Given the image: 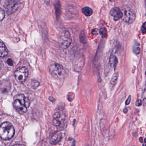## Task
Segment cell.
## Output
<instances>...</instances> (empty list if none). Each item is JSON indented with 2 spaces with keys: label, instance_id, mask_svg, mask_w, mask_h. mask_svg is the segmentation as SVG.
Instances as JSON below:
<instances>
[{
  "label": "cell",
  "instance_id": "obj_24",
  "mask_svg": "<svg viewBox=\"0 0 146 146\" xmlns=\"http://www.w3.org/2000/svg\"><path fill=\"white\" fill-rule=\"evenodd\" d=\"M92 34L94 35H97L99 34V31L97 29H94L92 31Z\"/></svg>",
  "mask_w": 146,
  "mask_h": 146
},
{
  "label": "cell",
  "instance_id": "obj_20",
  "mask_svg": "<svg viewBox=\"0 0 146 146\" xmlns=\"http://www.w3.org/2000/svg\"><path fill=\"white\" fill-rule=\"evenodd\" d=\"M5 13L3 9L0 7V21H2L5 17Z\"/></svg>",
  "mask_w": 146,
  "mask_h": 146
},
{
  "label": "cell",
  "instance_id": "obj_17",
  "mask_svg": "<svg viewBox=\"0 0 146 146\" xmlns=\"http://www.w3.org/2000/svg\"><path fill=\"white\" fill-rule=\"evenodd\" d=\"M80 39L81 42H83V43L86 42L87 39H86V33H85V31H81V32L80 35Z\"/></svg>",
  "mask_w": 146,
  "mask_h": 146
},
{
  "label": "cell",
  "instance_id": "obj_5",
  "mask_svg": "<svg viewBox=\"0 0 146 146\" xmlns=\"http://www.w3.org/2000/svg\"><path fill=\"white\" fill-rule=\"evenodd\" d=\"M61 33V44L63 48L65 49L68 48L72 42V39L70 32L67 30H64Z\"/></svg>",
  "mask_w": 146,
  "mask_h": 146
},
{
  "label": "cell",
  "instance_id": "obj_3",
  "mask_svg": "<svg viewBox=\"0 0 146 146\" xmlns=\"http://www.w3.org/2000/svg\"><path fill=\"white\" fill-rule=\"evenodd\" d=\"M121 11L122 13V20L125 23L130 24L134 22L136 19V13L131 7L125 6Z\"/></svg>",
  "mask_w": 146,
  "mask_h": 146
},
{
  "label": "cell",
  "instance_id": "obj_21",
  "mask_svg": "<svg viewBox=\"0 0 146 146\" xmlns=\"http://www.w3.org/2000/svg\"><path fill=\"white\" fill-rule=\"evenodd\" d=\"M99 32L103 37H105V36L107 35V31L105 28H102L99 31Z\"/></svg>",
  "mask_w": 146,
  "mask_h": 146
},
{
  "label": "cell",
  "instance_id": "obj_32",
  "mask_svg": "<svg viewBox=\"0 0 146 146\" xmlns=\"http://www.w3.org/2000/svg\"><path fill=\"white\" fill-rule=\"evenodd\" d=\"M0 1H1V0H0Z\"/></svg>",
  "mask_w": 146,
  "mask_h": 146
},
{
  "label": "cell",
  "instance_id": "obj_4",
  "mask_svg": "<svg viewBox=\"0 0 146 146\" xmlns=\"http://www.w3.org/2000/svg\"><path fill=\"white\" fill-rule=\"evenodd\" d=\"M28 71L25 67H20L17 69L14 72V76L16 80L19 82H23L27 79Z\"/></svg>",
  "mask_w": 146,
  "mask_h": 146
},
{
  "label": "cell",
  "instance_id": "obj_10",
  "mask_svg": "<svg viewBox=\"0 0 146 146\" xmlns=\"http://www.w3.org/2000/svg\"><path fill=\"white\" fill-rule=\"evenodd\" d=\"M63 138L62 133L60 132H57L52 137L50 140V142L52 144H56L61 140Z\"/></svg>",
  "mask_w": 146,
  "mask_h": 146
},
{
  "label": "cell",
  "instance_id": "obj_15",
  "mask_svg": "<svg viewBox=\"0 0 146 146\" xmlns=\"http://www.w3.org/2000/svg\"><path fill=\"white\" fill-rule=\"evenodd\" d=\"M118 77L119 75L117 73H114V74L113 75L110 81V85L111 87H113L117 83Z\"/></svg>",
  "mask_w": 146,
  "mask_h": 146
},
{
  "label": "cell",
  "instance_id": "obj_1",
  "mask_svg": "<svg viewBox=\"0 0 146 146\" xmlns=\"http://www.w3.org/2000/svg\"><path fill=\"white\" fill-rule=\"evenodd\" d=\"M49 70L53 78L59 80L64 79L68 74V70L59 64H54L51 65Z\"/></svg>",
  "mask_w": 146,
  "mask_h": 146
},
{
  "label": "cell",
  "instance_id": "obj_19",
  "mask_svg": "<svg viewBox=\"0 0 146 146\" xmlns=\"http://www.w3.org/2000/svg\"><path fill=\"white\" fill-rule=\"evenodd\" d=\"M62 121L58 119H53V125L55 126H60L61 125Z\"/></svg>",
  "mask_w": 146,
  "mask_h": 146
},
{
  "label": "cell",
  "instance_id": "obj_8",
  "mask_svg": "<svg viewBox=\"0 0 146 146\" xmlns=\"http://www.w3.org/2000/svg\"><path fill=\"white\" fill-rule=\"evenodd\" d=\"M14 105V107L20 114H23L24 113H25L27 111V108L25 106V105H23L17 99L15 100Z\"/></svg>",
  "mask_w": 146,
  "mask_h": 146
},
{
  "label": "cell",
  "instance_id": "obj_14",
  "mask_svg": "<svg viewBox=\"0 0 146 146\" xmlns=\"http://www.w3.org/2000/svg\"><path fill=\"white\" fill-rule=\"evenodd\" d=\"M55 9L56 14L57 18H59L61 12V4L60 1H58L55 4Z\"/></svg>",
  "mask_w": 146,
  "mask_h": 146
},
{
  "label": "cell",
  "instance_id": "obj_11",
  "mask_svg": "<svg viewBox=\"0 0 146 146\" xmlns=\"http://www.w3.org/2000/svg\"><path fill=\"white\" fill-rule=\"evenodd\" d=\"M8 51L5 45L0 42V58H3L7 55Z\"/></svg>",
  "mask_w": 146,
  "mask_h": 146
},
{
  "label": "cell",
  "instance_id": "obj_12",
  "mask_svg": "<svg viewBox=\"0 0 146 146\" xmlns=\"http://www.w3.org/2000/svg\"><path fill=\"white\" fill-rule=\"evenodd\" d=\"M109 63L111 66L114 68V70H115L116 67L118 63V60L117 57L113 54H111L110 57Z\"/></svg>",
  "mask_w": 146,
  "mask_h": 146
},
{
  "label": "cell",
  "instance_id": "obj_9",
  "mask_svg": "<svg viewBox=\"0 0 146 146\" xmlns=\"http://www.w3.org/2000/svg\"><path fill=\"white\" fill-rule=\"evenodd\" d=\"M10 83L8 81H2L0 82V92L2 93H7L10 89Z\"/></svg>",
  "mask_w": 146,
  "mask_h": 146
},
{
  "label": "cell",
  "instance_id": "obj_27",
  "mask_svg": "<svg viewBox=\"0 0 146 146\" xmlns=\"http://www.w3.org/2000/svg\"><path fill=\"white\" fill-rule=\"evenodd\" d=\"M136 105L137 106H140L142 105V101L141 99H138L136 102Z\"/></svg>",
  "mask_w": 146,
  "mask_h": 146
},
{
  "label": "cell",
  "instance_id": "obj_18",
  "mask_svg": "<svg viewBox=\"0 0 146 146\" xmlns=\"http://www.w3.org/2000/svg\"><path fill=\"white\" fill-rule=\"evenodd\" d=\"M40 83L39 81L36 80H33L31 82V86L33 89H36L38 87H39Z\"/></svg>",
  "mask_w": 146,
  "mask_h": 146
},
{
  "label": "cell",
  "instance_id": "obj_23",
  "mask_svg": "<svg viewBox=\"0 0 146 146\" xmlns=\"http://www.w3.org/2000/svg\"><path fill=\"white\" fill-rule=\"evenodd\" d=\"M146 23H144V24L143 25L142 27H141V31L142 33L143 34H145L146 33Z\"/></svg>",
  "mask_w": 146,
  "mask_h": 146
},
{
  "label": "cell",
  "instance_id": "obj_16",
  "mask_svg": "<svg viewBox=\"0 0 146 146\" xmlns=\"http://www.w3.org/2000/svg\"><path fill=\"white\" fill-rule=\"evenodd\" d=\"M139 44L138 42H135V44L133 47V51L136 54H138L140 53V48L139 47Z\"/></svg>",
  "mask_w": 146,
  "mask_h": 146
},
{
  "label": "cell",
  "instance_id": "obj_29",
  "mask_svg": "<svg viewBox=\"0 0 146 146\" xmlns=\"http://www.w3.org/2000/svg\"><path fill=\"white\" fill-rule=\"evenodd\" d=\"M139 141L140 142V143H143V138L142 137H140V138H139Z\"/></svg>",
  "mask_w": 146,
  "mask_h": 146
},
{
  "label": "cell",
  "instance_id": "obj_25",
  "mask_svg": "<svg viewBox=\"0 0 146 146\" xmlns=\"http://www.w3.org/2000/svg\"><path fill=\"white\" fill-rule=\"evenodd\" d=\"M131 96H129V97H128V98H127V99H126V105H128L130 103V102H131Z\"/></svg>",
  "mask_w": 146,
  "mask_h": 146
},
{
  "label": "cell",
  "instance_id": "obj_31",
  "mask_svg": "<svg viewBox=\"0 0 146 146\" xmlns=\"http://www.w3.org/2000/svg\"><path fill=\"white\" fill-rule=\"evenodd\" d=\"M110 1H114V0H110Z\"/></svg>",
  "mask_w": 146,
  "mask_h": 146
},
{
  "label": "cell",
  "instance_id": "obj_6",
  "mask_svg": "<svg viewBox=\"0 0 146 146\" xmlns=\"http://www.w3.org/2000/svg\"><path fill=\"white\" fill-rule=\"evenodd\" d=\"M20 0H7V4L6 5L7 12L9 14L15 12L19 7V2Z\"/></svg>",
  "mask_w": 146,
  "mask_h": 146
},
{
  "label": "cell",
  "instance_id": "obj_22",
  "mask_svg": "<svg viewBox=\"0 0 146 146\" xmlns=\"http://www.w3.org/2000/svg\"><path fill=\"white\" fill-rule=\"evenodd\" d=\"M25 105L27 108L29 107L30 105V101L29 99H28L27 97L25 98Z\"/></svg>",
  "mask_w": 146,
  "mask_h": 146
},
{
  "label": "cell",
  "instance_id": "obj_28",
  "mask_svg": "<svg viewBox=\"0 0 146 146\" xmlns=\"http://www.w3.org/2000/svg\"><path fill=\"white\" fill-rule=\"evenodd\" d=\"M128 109H127V108H124L123 110V112L124 113H125V114H126V113L128 112Z\"/></svg>",
  "mask_w": 146,
  "mask_h": 146
},
{
  "label": "cell",
  "instance_id": "obj_30",
  "mask_svg": "<svg viewBox=\"0 0 146 146\" xmlns=\"http://www.w3.org/2000/svg\"><path fill=\"white\" fill-rule=\"evenodd\" d=\"M1 65H2V61L0 60V69H1Z\"/></svg>",
  "mask_w": 146,
  "mask_h": 146
},
{
  "label": "cell",
  "instance_id": "obj_13",
  "mask_svg": "<svg viewBox=\"0 0 146 146\" xmlns=\"http://www.w3.org/2000/svg\"><path fill=\"white\" fill-rule=\"evenodd\" d=\"M82 11L83 14L87 16H89L93 13V11L90 7H86L82 9Z\"/></svg>",
  "mask_w": 146,
  "mask_h": 146
},
{
  "label": "cell",
  "instance_id": "obj_26",
  "mask_svg": "<svg viewBox=\"0 0 146 146\" xmlns=\"http://www.w3.org/2000/svg\"><path fill=\"white\" fill-rule=\"evenodd\" d=\"M7 63L8 64L9 66H13V61L12 60V59L9 58L7 60Z\"/></svg>",
  "mask_w": 146,
  "mask_h": 146
},
{
  "label": "cell",
  "instance_id": "obj_2",
  "mask_svg": "<svg viewBox=\"0 0 146 146\" xmlns=\"http://www.w3.org/2000/svg\"><path fill=\"white\" fill-rule=\"evenodd\" d=\"M15 133L13 126L10 122H4L0 126V137L4 140L12 138Z\"/></svg>",
  "mask_w": 146,
  "mask_h": 146
},
{
  "label": "cell",
  "instance_id": "obj_7",
  "mask_svg": "<svg viewBox=\"0 0 146 146\" xmlns=\"http://www.w3.org/2000/svg\"><path fill=\"white\" fill-rule=\"evenodd\" d=\"M110 14L114 16V19L115 21H117L122 18V13L120 9L118 7L113 8L110 11Z\"/></svg>",
  "mask_w": 146,
  "mask_h": 146
}]
</instances>
